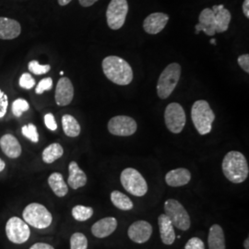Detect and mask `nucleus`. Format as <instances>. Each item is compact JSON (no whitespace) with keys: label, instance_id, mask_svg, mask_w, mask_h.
<instances>
[{"label":"nucleus","instance_id":"f257e3e1","mask_svg":"<svg viewBox=\"0 0 249 249\" xmlns=\"http://www.w3.org/2000/svg\"><path fill=\"white\" fill-rule=\"evenodd\" d=\"M103 71L107 79L117 85H128L133 80V71L123 58L109 55L103 60Z\"/></svg>","mask_w":249,"mask_h":249},{"label":"nucleus","instance_id":"f03ea898","mask_svg":"<svg viewBox=\"0 0 249 249\" xmlns=\"http://www.w3.org/2000/svg\"><path fill=\"white\" fill-rule=\"evenodd\" d=\"M223 175L233 184H240L249 178V167L248 160L239 151H229L223 158Z\"/></svg>","mask_w":249,"mask_h":249},{"label":"nucleus","instance_id":"7ed1b4c3","mask_svg":"<svg viewBox=\"0 0 249 249\" xmlns=\"http://www.w3.org/2000/svg\"><path fill=\"white\" fill-rule=\"evenodd\" d=\"M191 118L197 132L200 135H206L212 131L215 115L208 102L198 100L194 103L191 109Z\"/></svg>","mask_w":249,"mask_h":249},{"label":"nucleus","instance_id":"20e7f679","mask_svg":"<svg viewBox=\"0 0 249 249\" xmlns=\"http://www.w3.org/2000/svg\"><path fill=\"white\" fill-rule=\"evenodd\" d=\"M23 221L36 229H45L51 225L53 216L44 205L31 203L27 205L22 213Z\"/></svg>","mask_w":249,"mask_h":249},{"label":"nucleus","instance_id":"39448f33","mask_svg":"<svg viewBox=\"0 0 249 249\" xmlns=\"http://www.w3.org/2000/svg\"><path fill=\"white\" fill-rule=\"evenodd\" d=\"M181 76V67L178 63H172L161 72L157 84V93L160 99L169 97L178 86Z\"/></svg>","mask_w":249,"mask_h":249},{"label":"nucleus","instance_id":"423d86ee","mask_svg":"<svg viewBox=\"0 0 249 249\" xmlns=\"http://www.w3.org/2000/svg\"><path fill=\"white\" fill-rule=\"evenodd\" d=\"M163 208L164 214L171 220L174 227L181 231H187L190 228L191 221L189 214L178 200L174 198L167 199Z\"/></svg>","mask_w":249,"mask_h":249},{"label":"nucleus","instance_id":"0eeeda50","mask_svg":"<svg viewBox=\"0 0 249 249\" xmlns=\"http://www.w3.org/2000/svg\"><path fill=\"white\" fill-rule=\"evenodd\" d=\"M120 181L124 189L135 196H143L148 192V185L142 174L134 168H125L121 173Z\"/></svg>","mask_w":249,"mask_h":249},{"label":"nucleus","instance_id":"6e6552de","mask_svg":"<svg viewBox=\"0 0 249 249\" xmlns=\"http://www.w3.org/2000/svg\"><path fill=\"white\" fill-rule=\"evenodd\" d=\"M128 12L126 0H111L107 10V24L112 30H119L124 24Z\"/></svg>","mask_w":249,"mask_h":249},{"label":"nucleus","instance_id":"1a4fd4ad","mask_svg":"<svg viewBox=\"0 0 249 249\" xmlns=\"http://www.w3.org/2000/svg\"><path fill=\"white\" fill-rule=\"evenodd\" d=\"M164 121L172 133H181L186 124V113L184 108L178 103L169 104L164 112Z\"/></svg>","mask_w":249,"mask_h":249},{"label":"nucleus","instance_id":"9d476101","mask_svg":"<svg viewBox=\"0 0 249 249\" xmlns=\"http://www.w3.org/2000/svg\"><path fill=\"white\" fill-rule=\"evenodd\" d=\"M6 234L13 244H23L31 236L29 225L18 217H11L6 224Z\"/></svg>","mask_w":249,"mask_h":249},{"label":"nucleus","instance_id":"9b49d317","mask_svg":"<svg viewBox=\"0 0 249 249\" xmlns=\"http://www.w3.org/2000/svg\"><path fill=\"white\" fill-rule=\"evenodd\" d=\"M108 130L115 136L128 137L137 131V123L130 116H115L108 123Z\"/></svg>","mask_w":249,"mask_h":249},{"label":"nucleus","instance_id":"f8f14e48","mask_svg":"<svg viewBox=\"0 0 249 249\" xmlns=\"http://www.w3.org/2000/svg\"><path fill=\"white\" fill-rule=\"evenodd\" d=\"M152 226L146 221H137L132 223L127 231L128 237L137 244H144L151 238Z\"/></svg>","mask_w":249,"mask_h":249},{"label":"nucleus","instance_id":"ddd939ff","mask_svg":"<svg viewBox=\"0 0 249 249\" xmlns=\"http://www.w3.org/2000/svg\"><path fill=\"white\" fill-rule=\"evenodd\" d=\"M74 97V88L69 78H61L58 80L55 89V103L59 107L69 106Z\"/></svg>","mask_w":249,"mask_h":249},{"label":"nucleus","instance_id":"4468645a","mask_svg":"<svg viewBox=\"0 0 249 249\" xmlns=\"http://www.w3.org/2000/svg\"><path fill=\"white\" fill-rule=\"evenodd\" d=\"M169 16L165 13L156 12L149 15L143 22V28L147 34L157 35L166 26Z\"/></svg>","mask_w":249,"mask_h":249},{"label":"nucleus","instance_id":"2eb2a0df","mask_svg":"<svg viewBox=\"0 0 249 249\" xmlns=\"http://www.w3.org/2000/svg\"><path fill=\"white\" fill-rule=\"evenodd\" d=\"M199 22L195 26L196 34L204 32L207 36H213L216 34L215 26V14L212 9H204L199 14Z\"/></svg>","mask_w":249,"mask_h":249},{"label":"nucleus","instance_id":"dca6fc26","mask_svg":"<svg viewBox=\"0 0 249 249\" xmlns=\"http://www.w3.org/2000/svg\"><path fill=\"white\" fill-rule=\"evenodd\" d=\"M117 221L114 217H107L99 220L91 226V232L97 238H106L116 231Z\"/></svg>","mask_w":249,"mask_h":249},{"label":"nucleus","instance_id":"f3484780","mask_svg":"<svg viewBox=\"0 0 249 249\" xmlns=\"http://www.w3.org/2000/svg\"><path fill=\"white\" fill-rule=\"evenodd\" d=\"M21 32V27L17 20L0 17V39L12 40L17 38Z\"/></svg>","mask_w":249,"mask_h":249},{"label":"nucleus","instance_id":"a211bd4d","mask_svg":"<svg viewBox=\"0 0 249 249\" xmlns=\"http://www.w3.org/2000/svg\"><path fill=\"white\" fill-rule=\"evenodd\" d=\"M0 148L9 158L16 159L21 154V146L11 134H6L0 139Z\"/></svg>","mask_w":249,"mask_h":249},{"label":"nucleus","instance_id":"6ab92c4d","mask_svg":"<svg viewBox=\"0 0 249 249\" xmlns=\"http://www.w3.org/2000/svg\"><path fill=\"white\" fill-rule=\"evenodd\" d=\"M158 224L161 242L167 246L173 245L176 240V232L171 220L165 214H160L158 218Z\"/></svg>","mask_w":249,"mask_h":249},{"label":"nucleus","instance_id":"aec40b11","mask_svg":"<svg viewBox=\"0 0 249 249\" xmlns=\"http://www.w3.org/2000/svg\"><path fill=\"white\" fill-rule=\"evenodd\" d=\"M191 180V173L186 168H178L168 172L165 176L166 184L172 187L186 186Z\"/></svg>","mask_w":249,"mask_h":249},{"label":"nucleus","instance_id":"412c9836","mask_svg":"<svg viewBox=\"0 0 249 249\" xmlns=\"http://www.w3.org/2000/svg\"><path fill=\"white\" fill-rule=\"evenodd\" d=\"M69 179L68 184L72 189H79L87 184V176L80 169L76 161H71L69 165Z\"/></svg>","mask_w":249,"mask_h":249},{"label":"nucleus","instance_id":"4be33fe9","mask_svg":"<svg viewBox=\"0 0 249 249\" xmlns=\"http://www.w3.org/2000/svg\"><path fill=\"white\" fill-rule=\"evenodd\" d=\"M209 249H225V237L223 228L219 224H213L209 231Z\"/></svg>","mask_w":249,"mask_h":249},{"label":"nucleus","instance_id":"5701e85b","mask_svg":"<svg viewBox=\"0 0 249 249\" xmlns=\"http://www.w3.org/2000/svg\"><path fill=\"white\" fill-rule=\"evenodd\" d=\"M48 185L55 196L63 197L69 193V187L60 173H53L48 178Z\"/></svg>","mask_w":249,"mask_h":249},{"label":"nucleus","instance_id":"b1692460","mask_svg":"<svg viewBox=\"0 0 249 249\" xmlns=\"http://www.w3.org/2000/svg\"><path fill=\"white\" fill-rule=\"evenodd\" d=\"M63 130L68 137L76 138L80 134V125L77 119L71 115H65L62 117Z\"/></svg>","mask_w":249,"mask_h":249},{"label":"nucleus","instance_id":"393cba45","mask_svg":"<svg viewBox=\"0 0 249 249\" xmlns=\"http://www.w3.org/2000/svg\"><path fill=\"white\" fill-rule=\"evenodd\" d=\"M63 153L64 150L59 143H52L43 151V160L45 163H52L61 158Z\"/></svg>","mask_w":249,"mask_h":249},{"label":"nucleus","instance_id":"a878e982","mask_svg":"<svg viewBox=\"0 0 249 249\" xmlns=\"http://www.w3.org/2000/svg\"><path fill=\"white\" fill-rule=\"evenodd\" d=\"M111 201L117 209L121 211H130L133 209L132 200L122 192L115 190L111 193Z\"/></svg>","mask_w":249,"mask_h":249},{"label":"nucleus","instance_id":"bb28decb","mask_svg":"<svg viewBox=\"0 0 249 249\" xmlns=\"http://www.w3.org/2000/svg\"><path fill=\"white\" fill-rule=\"evenodd\" d=\"M231 12L228 9H221L218 13L215 14V26L216 33H223L226 32L229 28L231 21Z\"/></svg>","mask_w":249,"mask_h":249},{"label":"nucleus","instance_id":"cd10ccee","mask_svg":"<svg viewBox=\"0 0 249 249\" xmlns=\"http://www.w3.org/2000/svg\"><path fill=\"white\" fill-rule=\"evenodd\" d=\"M93 215V210L90 207L77 205L72 209V216L78 222H85Z\"/></svg>","mask_w":249,"mask_h":249},{"label":"nucleus","instance_id":"c85d7f7f","mask_svg":"<svg viewBox=\"0 0 249 249\" xmlns=\"http://www.w3.org/2000/svg\"><path fill=\"white\" fill-rule=\"evenodd\" d=\"M88 249V239L81 232H75L71 237V249Z\"/></svg>","mask_w":249,"mask_h":249},{"label":"nucleus","instance_id":"c756f323","mask_svg":"<svg viewBox=\"0 0 249 249\" xmlns=\"http://www.w3.org/2000/svg\"><path fill=\"white\" fill-rule=\"evenodd\" d=\"M21 133L32 142L37 143L39 142V134L37 132V128L34 124H29L22 126Z\"/></svg>","mask_w":249,"mask_h":249},{"label":"nucleus","instance_id":"7c9ffc66","mask_svg":"<svg viewBox=\"0 0 249 249\" xmlns=\"http://www.w3.org/2000/svg\"><path fill=\"white\" fill-rule=\"evenodd\" d=\"M29 108H30V106L26 100L17 99L12 104V113L17 117H19L24 112L28 111Z\"/></svg>","mask_w":249,"mask_h":249},{"label":"nucleus","instance_id":"2f4dec72","mask_svg":"<svg viewBox=\"0 0 249 249\" xmlns=\"http://www.w3.org/2000/svg\"><path fill=\"white\" fill-rule=\"evenodd\" d=\"M28 69L30 71L36 75H44L47 72L50 71L51 66L50 65H40L38 61L33 60L29 63Z\"/></svg>","mask_w":249,"mask_h":249},{"label":"nucleus","instance_id":"473e14b6","mask_svg":"<svg viewBox=\"0 0 249 249\" xmlns=\"http://www.w3.org/2000/svg\"><path fill=\"white\" fill-rule=\"evenodd\" d=\"M35 85H36V80L29 73H23L19 78V86L23 89H32Z\"/></svg>","mask_w":249,"mask_h":249},{"label":"nucleus","instance_id":"72a5a7b5","mask_svg":"<svg viewBox=\"0 0 249 249\" xmlns=\"http://www.w3.org/2000/svg\"><path fill=\"white\" fill-rule=\"evenodd\" d=\"M53 87V80L51 78H45L44 80H41L37 87H36V92L37 94H42L45 90H50Z\"/></svg>","mask_w":249,"mask_h":249},{"label":"nucleus","instance_id":"f704fd0d","mask_svg":"<svg viewBox=\"0 0 249 249\" xmlns=\"http://www.w3.org/2000/svg\"><path fill=\"white\" fill-rule=\"evenodd\" d=\"M9 107V98L6 93L0 89V118L4 117Z\"/></svg>","mask_w":249,"mask_h":249},{"label":"nucleus","instance_id":"c9c22d12","mask_svg":"<svg viewBox=\"0 0 249 249\" xmlns=\"http://www.w3.org/2000/svg\"><path fill=\"white\" fill-rule=\"evenodd\" d=\"M185 249H205L204 243L198 237H192L187 241Z\"/></svg>","mask_w":249,"mask_h":249},{"label":"nucleus","instance_id":"e433bc0d","mask_svg":"<svg viewBox=\"0 0 249 249\" xmlns=\"http://www.w3.org/2000/svg\"><path fill=\"white\" fill-rule=\"evenodd\" d=\"M45 124L46 125V127L52 131L56 130L57 128V124L55 122V119H54V116L52 114H47L45 116Z\"/></svg>","mask_w":249,"mask_h":249},{"label":"nucleus","instance_id":"4c0bfd02","mask_svg":"<svg viewBox=\"0 0 249 249\" xmlns=\"http://www.w3.org/2000/svg\"><path fill=\"white\" fill-rule=\"evenodd\" d=\"M237 62L245 71L249 73V55L248 53L240 55L237 59Z\"/></svg>","mask_w":249,"mask_h":249},{"label":"nucleus","instance_id":"58836bf2","mask_svg":"<svg viewBox=\"0 0 249 249\" xmlns=\"http://www.w3.org/2000/svg\"><path fill=\"white\" fill-rule=\"evenodd\" d=\"M30 249H54L51 245L46 243H36L33 245Z\"/></svg>","mask_w":249,"mask_h":249},{"label":"nucleus","instance_id":"ea45409f","mask_svg":"<svg viewBox=\"0 0 249 249\" xmlns=\"http://www.w3.org/2000/svg\"><path fill=\"white\" fill-rule=\"evenodd\" d=\"M97 1H98V0H79L80 5H81L82 7H85V8H88V7L92 6V5L95 4Z\"/></svg>","mask_w":249,"mask_h":249},{"label":"nucleus","instance_id":"a19ab883","mask_svg":"<svg viewBox=\"0 0 249 249\" xmlns=\"http://www.w3.org/2000/svg\"><path fill=\"white\" fill-rule=\"evenodd\" d=\"M243 12L247 18H249V0H245L243 3Z\"/></svg>","mask_w":249,"mask_h":249},{"label":"nucleus","instance_id":"79ce46f5","mask_svg":"<svg viewBox=\"0 0 249 249\" xmlns=\"http://www.w3.org/2000/svg\"><path fill=\"white\" fill-rule=\"evenodd\" d=\"M223 8H224L223 5H218V6H213L212 10L213 11L214 14H216V13H218V12H219L221 9H223Z\"/></svg>","mask_w":249,"mask_h":249},{"label":"nucleus","instance_id":"37998d69","mask_svg":"<svg viewBox=\"0 0 249 249\" xmlns=\"http://www.w3.org/2000/svg\"><path fill=\"white\" fill-rule=\"evenodd\" d=\"M71 1L72 0H58V4L60 6H66V5L70 4Z\"/></svg>","mask_w":249,"mask_h":249},{"label":"nucleus","instance_id":"c03bdc74","mask_svg":"<svg viewBox=\"0 0 249 249\" xmlns=\"http://www.w3.org/2000/svg\"><path fill=\"white\" fill-rule=\"evenodd\" d=\"M5 167H6V163H5V161L0 159V173H1L3 170L5 169Z\"/></svg>","mask_w":249,"mask_h":249},{"label":"nucleus","instance_id":"a18cd8bd","mask_svg":"<svg viewBox=\"0 0 249 249\" xmlns=\"http://www.w3.org/2000/svg\"><path fill=\"white\" fill-rule=\"evenodd\" d=\"M244 248H245V249H249V237L245 240V242H244Z\"/></svg>","mask_w":249,"mask_h":249},{"label":"nucleus","instance_id":"49530a36","mask_svg":"<svg viewBox=\"0 0 249 249\" xmlns=\"http://www.w3.org/2000/svg\"><path fill=\"white\" fill-rule=\"evenodd\" d=\"M216 40H214V39H212L211 40V44H213V45H216V42H215Z\"/></svg>","mask_w":249,"mask_h":249},{"label":"nucleus","instance_id":"de8ad7c7","mask_svg":"<svg viewBox=\"0 0 249 249\" xmlns=\"http://www.w3.org/2000/svg\"><path fill=\"white\" fill-rule=\"evenodd\" d=\"M60 75H64V72L60 71Z\"/></svg>","mask_w":249,"mask_h":249}]
</instances>
